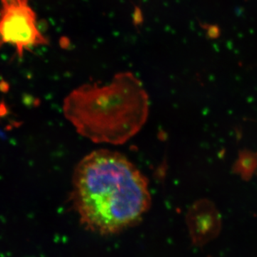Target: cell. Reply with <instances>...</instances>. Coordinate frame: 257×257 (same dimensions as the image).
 Here are the masks:
<instances>
[{"mask_svg": "<svg viewBox=\"0 0 257 257\" xmlns=\"http://www.w3.org/2000/svg\"><path fill=\"white\" fill-rule=\"evenodd\" d=\"M63 111L84 138L96 143L121 145L146 122L149 97L133 74H121L106 85L77 88L64 99Z\"/></svg>", "mask_w": 257, "mask_h": 257, "instance_id": "7a4b0ae2", "label": "cell"}, {"mask_svg": "<svg viewBox=\"0 0 257 257\" xmlns=\"http://www.w3.org/2000/svg\"><path fill=\"white\" fill-rule=\"evenodd\" d=\"M71 201L86 229L112 234L137 224L151 206L148 180L119 152L96 150L74 169Z\"/></svg>", "mask_w": 257, "mask_h": 257, "instance_id": "6da1fadb", "label": "cell"}, {"mask_svg": "<svg viewBox=\"0 0 257 257\" xmlns=\"http://www.w3.org/2000/svg\"><path fill=\"white\" fill-rule=\"evenodd\" d=\"M257 170V153L244 150L239 152V157L232 167L234 174L240 175L244 181L251 179Z\"/></svg>", "mask_w": 257, "mask_h": 257, "instance_id": "277c9868", "label": "cell"}, {"mask_svg": "<svg viewBox=\"0 0 257 257\" xmlns=\"http://www.w3.org/2000/svg\"><path fill=\"white\" fill-rule=\"evenodd\" d=\"M0 47L9 45L20 55L34 47L46 44L37 28L35 13L28 0H0Z\"/></svg>", "mask_w": 257, "mask_h": 257, "instance_id": "3957f363", "label": "cell"}]
</instances>
